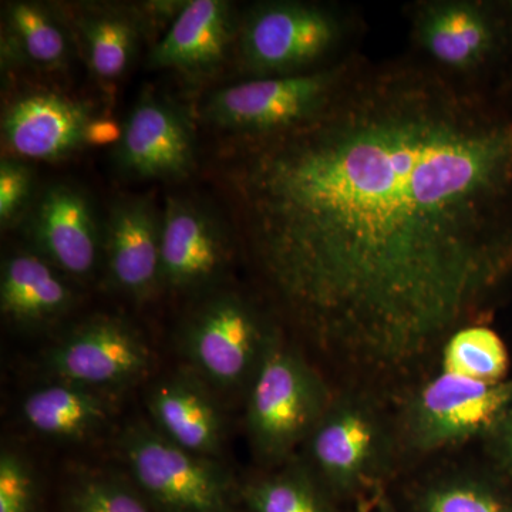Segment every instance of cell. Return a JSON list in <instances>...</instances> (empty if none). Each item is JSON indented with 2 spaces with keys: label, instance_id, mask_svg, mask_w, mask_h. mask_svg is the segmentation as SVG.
Masks as SVG:
<instances>
[{
  "label": "cell",
  "instance_id": "6da1fadb",
  "mask_svg": "<svg viewBox=\"0 0 512 512\" xmlns=\"http://www.w3.org/2000/svg\"><path fill=\"white\" fill-rule=\"evenodd\" d=\"M282 318L379 397L512 282V97L413 53L363 57L312 119L241 138L224 173Z\"/></svg>",
  "mask_w": 512,
  "mask_h": 512
},
{
  "label": "cell",
  "instance_id": "7a4b0ae2",
  "mask_svg": "<svg viewBox=\"0 0 512 512\" xmlns=\"http://www.w3.org/2000/svg\"><path fill=\"white\" fill-rule=\"evenodd\" d=\"M363 18L338 3L276 0L239 16L237 55L248 79L322 69L360 52Z\"/></svg>",
  "mask_w": 512,
  "mask_h": 512
},
{
  "label": "cell",
  "instance_id": "3957f363",
  "mask_svg": "<svg viewBox=\"0 0 512 512\" xmlns=\"http://www.w3.org/2000/svg\"><path fill=\"white\" fill-rule=\"evenodd\" d=\"M404 16L410 53L448 77L504 93L512 0H417Z\"/></svg>",
  "mask_w": 512,
  "mask_h": 512
},
{
  "label": "cell",
  "instance_id": "277c9868",
  "mask_svg": "<svg viewBox=\"0 0 512 512\" xmlns=\"http://www.w3.org/2000/svg\"><path fill=\"white\" fill-rule=\"evenodd\" d=\"M335 396L276 326L248 386L247 430L256 458L269 467L291 461Z\"/></svg>",
  "mask_w": 512,
  "mask_h": 512
},
{
  "label": "cell",
  "instance_id": "5b68a950",
  "mask_svg": "<svg viewBox=\"0 0 512 512\" xmlns=\"http://www.w3.org/2000/svg\"><path fill=\"white\" fill-rule=\"evenodd\" d=\"M397 429L390 427L377 397L346 389L335 399L303 444L313 474L329 493L376 491L393 466Z\"/></svg>",
  "mask_w": 512,
  "mask_h": 512
},
{
  "label": "cell",
  "instance_id": "8992f818",
  "mask_svg": "<svg viewBox=\"0 0 512 512\" xmlns=\"http://www.w3.org/2000/svg\"><path fill=\"white\" fill-rule=\"evenodd\" d=\"M511 410L512 380L481 382L439 370L403 394L397 437L414 453H437L497 430Z\"/></svg>",
  "mask_w": 512,
  "mask_h": 512
},
{
  "label": "cell",
  "instance_id": "52a82bcc",
  "mask_svg": "<svg viewBox=\"0 0 512 512\" xmlns=\"http://www.w3.org/2000/svg\"><path fill=\"white\" fill-rule=\"evenodd\" d=\"M363 57L362 52H357L313 72L231 84L212 94L205 103V120L234 134L237 140L282 133L316 116Z\"/></svg>",
  "mask_w": 512,
  "mask_h": 512
},
{
  "label": "cell",
  "instance_id": "ba28073f",
  "mask_svg": "<svg viewBox=\"0 0 512 512\" xmlns=\"http://www.w3.org/2000/svg\"><path fill=\"white\" fill-rule=\"evenodd\" d=\"M120 453L131 483L157 512H234V483L220 460L177 446L150 421L128 424Z\"/></svg>",
  "mask_w": 512,
  "mask_h": 512
},
{
  "label": "cell",
  "instance_id": "9c48e42d",
  "mask_svg": "<svg viewBox=\"0 0 512 512\" xmlns=\"http://www.w3.org/2000/svg\"><path fill=\"white\" fill-rule=\"evenodd\" d=\"M275 328L247 296L218 292L192 312L181 343L195 375L211 389L231 392L249 386Z\"/></svg>",
  "mask_w": 512,
  "mask_h": 512
},
{
  "label": "cell",
  "instance_id": "30bf717a",
  "mask_svg": "<svg viewBox=\"0 0 512 512\" xmlns=\"http://www.w3.org/2000/svg\"><path fill=\"white\" fill-rule=\"evenodd\" d=\"M153 366V352L140 330L113 315L83 320L43 356L49 379L110 394L143 382Z\"/></svg>",
  "mask_w": 512,
  "mask_h": 512
},
{
  "label": "cell",
  "instance_id": "8fae6325",
  "mask_svg": "<svg viewBox=\"0 0 512 512\" xmlns=\"http://www.w3.org/2000/svg\"><path fill=\"white\" fill-rule=\"evenodd\" d=\"M23 228L30 249L69 278L86 281L103 261V228L86 192L73 184L59 181L37 192Z\"/></svg>",
  "mask_w": 512,
  "mask_h": 512
},
{
  "label": "cell",
  "instance_id": "7c38bea8",
  "mask_svg": "<svg viewBox=\"0 0 512 512\" xmlns=\"http://www.w3.org/2000/svg\"><path fill=\"white\" fill-rule=\"evenodd\" d=\"M231 244L220 221L188 198L168 197L161 231V288L195 292L221 278Z\"/></svg>",
  "mask_w": 512,
  "mask_h": 512
},
{
  "label": "cell",
  "instance_id": "4fadbf2b",
  "mask_svg": "<svg viewBox=\"0 0 512 512\" xmlns=\"http://www.w3.org/2000/svg\"><path fill=\"white\" fill-rule=\"evenodd\" d=\"M117 164L143 180H183L195 168L192 128L180 110L156 96L138 100L124 124Z\"/></svg>",
  "mask_w": 512,
  "mask_h": 512
},
{
  "label": "cell",
  "instance_id": "5bb4252c",
  "mask_svg": "<svg viewBox=\"0 0 512 512\" xmlns=\"http://www.w3.org/2000/svg\"><path fill=\"white\" fill-rule=\"evenodd\" d=\"M163 214L144 197H121L103 227V261L110 281L136 301L161 288Z\"/></svg>",
  "mask_w": 512,
  "mask_h": 512
},
{
  "label": "cell",
  "instance_id": "9a60e30c",
  "mask_svg": "<svg viewBox=\"0 0 512 512\" xmlns=\"http://www.w3.org/2000/svg\"><path fill=\"white\" fill-rule=\"evenodd\" d=\"M94 119L89 103L53 92H33L13 101L2 121L6 146L16 156L55 161L86 144Z\"/></svg>",
  "mask_w": 512,
  "mask_h": 512
},
{
  "label": "cell",
  "instance_id": "2e32d148",
  "mask_svg": "<svg viewBox=\"0 0 512 512\" xmlns=\"http://www.w3.org/2000/svg\"><path fill=\"white\" fill-rule=\"evenodd\" d=\"M239 16L231 3L192 0L185 3L167 35L151 52L154 69H170L185 76H210L235 53Z\"/></svg>",
  "mask_w": 512,
  "mask_h": 512
},
{
  "label": "cell",
  "instance_id": "e0dca14e",
  "mask_svg": "<svg viewBox=\"0 0 512 512\" xmlns=\"http://www.w3.org/2000/svg\"><path fill=\"white\" fill-rule=\"evenodd\" d=\"M150 423L177 446L218 458L225 441L224 416L211 387L192 370L164 377L147 396Z\"/></svg>",
  "mask_w": 512,
  "mask_h": 512
},
{
  "label": "cell",
  "instance_id": "ac0fdd59",
  "mask_svg": "<svg viewBox=\"0 0 512 512\" xmlns=\"http://www.w3.org/2000/svg\"><path fill=\"white\" fill-rule=\"evenodd\" d=\"M64 276L33 249L9 255L0 276L2 315L25 329L53 325L74 305L72 288Z\"/></svg>",
  "mask_w": 512,
  "mask_h": 512
},
{
  "label": "cell",
  "instance_id": "d6986e66",
  "mask_svg": "<svg viewBox=\"0 0 512 512\" xmlns=\"http://www.w3.org/2000/svg\"><path fill=\"white\" fill-rule=\"evenodd\" d=\"M116 414L110 393L49 379L26 394L20 416L28 427L59 440H87L106 429Z\"/></svg>",
  "mask_w": 512,
  "mask_h": 512
},
{
  "label": "cell",
  "instance_id": "ffe728a7",
  "mask_svg": "<svg viewBox=\"0 0 512 512\" xmlns=\"http://www.w3.org/2000/svg\"><path fill=\"white\" fill-rule=\"evenodd\" d=\"M80 36L90 69L99 79H119L127 72L140 42L136 16L120 10H92L80 16Z\"/></svg>",
  "mask_w": 512,
  "mask_h": 512
},
{
  "label": "cell",
  "instance_id": "44dd1931",
  "mask_svg": "<svg viewBox=\"0 0 512 512\" xmlns=\"http://www.w3.org/2000/svg\"><path fill=\"white\" fill-rule=\"evenodd\" d=\"M329 491L302 458L245 485L242 497L251 512H333Z\"/></svg>",
  "mask_w": 512,
  "mask_h": 512
},
{
  "label": "cell",
  "instance_id": "7402d4cb",
  "mask_svg": "<svg viewBox=\"0 0 512 512\" xmlns=\"http://www.w3.org/2000/svg\"><path fill=\"white\" fill-rule=\"evenodd\" d=\"M439 360L441 372L481 382H503L510 367L503 339L484 323L456 330L444 342Z\"/></svg>",
  "mask_w": 512,
  "mask_h": 512
},
{
  "label": "cell",
  "instance_id": "603a6c76",
  "mask_svg": "<svg viewBox=\"0 0 512 512\" xmlns=\"http://www.w3.org/2000/svg\"><path fill=\"white\" fill-rule=\"evenodd\" d=\"M63 512H154L131 480L109 471L74 474L63 494Z\"/></svg>",
  "mask_w": 512,
  "mask_h": 512
},
{
  "label": "cell",
  "instance_id": "cb8c5ba5",
  "mask_svg": "<svg viewBox=\"0 0 512 512\" xmlns=\"http://www.w3.org/2000/svg\"><path fill=\"white\" fill-rule=\"evenodd\" d=\"M8 26L13 40L30 62L53 69L69 55V43L62 26L43 6L16 2L8 8Z\"/></svg>",
  "mask_w": 512,
  "mask_h": 512
},
{
  "label": "cell",
  "instance_id": "d4e9b609",
  "mask_svg": "<svg viewBox=\"0 0 512 512\" xmlns=\"http://www.w3.org/2000/svg\"><path fill=\"white\" fill-rule=\"evenodd\" d=\"M420 512H511L483 481L457 474L434 481L420 498Z\"/></svg>",
  "mask_w": 512,
  "mask_h": 512
},
{
  "label": "cell",
  "instance_id": "484cf974",
  "mask_svg": "<svg viewBox=\"0 0 512 512\" xmlns=\"http://www.w3.org/2000/svg\"><path fill=\"white\" fill-rule=\"evenodd\" d=\"M39 478L29 458L18 448L0 453V512H39Z\"/></svg>",
  "mask_w": 512,
  "mask_h": 512
},
{
  "label": "cell",
  "instance_id": "4316f807",
  "mask_svg": "<svg viewBox=\"0 0 512 512\" xmlns=\"http://www.w3.org/2000/svg\"><path fill=\"white\" fill-rule=\"evenodd\" d=\"M32 170L15 158L0 163V222L8 227L32 202Z\"/></svg>",
  "mask_w": 512,
  "mask_h": 512
},
{
  "label": "cell",
  "instance_id": "83f0119b",
  "mask_svg": "<svg viewBox=\"0 0 512 512\" xmlns=\"http://www.w3.org/2000/svg\"><path fill=\"white\" fill-rule=\"evenodd\" d=\"M121 137H123V127L117 121L94 117L87 126L84 140L87 146H109V144H119Z\"/></svg>",
  "mask_w": 512,
  "mask_h": 512
},
{
  "label": "cell",
  "instance_id": "f1b7e54d",
  "mask_svg": "<svg viewBox=\"0 0 512 512\" xmlns=\"http://www.w3.org/2000/svg\"><path fill=\"white\" fill-rule=\"evenodd\" d=\"M495 431H498V456L503 466L512 473V410Z\"/></svg>",
  "mask_w": 512,
  "mask_h": 512
},
{
  "label": "cell",
  "instance_id": "f546056e",
  "mask_svg": "<svg viewBox=\"0 0 512 512\" xmlns=\"http://www.w3.org/2000/svg\"><path fill=\"white\" fill-rule=\"evenodd\" d=\"M379 490V488H377ZM377 490L375 493L370 495H360L359 500H357L355 512H372L375 511L376 508V498H377Z\"/></svg>",
  "mask_w": 512,
  "mask_h": 512
},
{
  "label": "cell",
  "instance_id": "4dcf8cb0",
  "mask_svg": "<svg viewBox=\"0 0 512 512\" xmlns=\"http://www.w3.org/2000/svg\"><path fill=\"white\" fill-rule=\"evenodd\" d=\"M376 512H399L394 507L390 498L387 497V494L384 493L383 487H380L377 490V498H376Z\"/></svg>",
  "mask_w": 512,
  "mask_h": 512
},
{
  "label": "cell",
  "instance_id": "1f68e13d",
  "mask_svg": "<svg viewBox=\"0 0 512 512\" xmlns=\"http://www.w3.org/2000/svg\"><path fill=\"white\" fill-rule=\"evenodd\" d=\"M504 93L508 94V96L512 97V50H511L510 66H508L507 76H505Z\"/></svg>",
  "mask_w": 512,
  "mask_h": 512
}]
</instances>
